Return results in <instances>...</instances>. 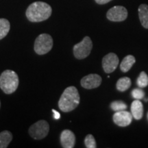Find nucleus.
Listing matches in <instances>:
<instances>
[{
	"label": "nucleus",
	"instance_id": "1",
	"mask_svg": "<svg viewBox=\"0 0 148 148\" xmlns=\"http://www.w3.org/2000/svg\"><path fill=\"white\" fill-rule=\"evenodd\" d=\"M52 9L48 3L42 1H36L29 5L25 14L29 21L40 22L49 18Z\"/></svg>",
	"mask_w": 148,
	"mask_h": 148
},
{
	"label": "nucleus",
	"instance_id": "2",
	"mask_svg": "<svg viewBox=\"0 0 148 148\" xmlns=\"http://www.w3.org/2000/svg\"><path fill=\"white\" fill-rule=\"evenodd\" d=\"M79 94L75 86H69L64 90L59 99L58 106L62 112H69L76 108L79 103Z\"/></svg>",
	"mask_w": 148,
	"mask_h": 148
},
{
	"label": "nucleus",
	"instance_id": "3",
	"mask_svg": "<svg viewBox=\"0 0 148 148\" xmlns=\"http://www.w3.org/2000/svg\"><path fill=\"white\" fill-rule=\"evenodd\" d=\"M18 77L15 72L12 70H5L0 76V88L5 94H11L17 89Z\"/></svg>",
	"mask_w": 148,
	"mask_h": 148
},
{
	"label": "nucleus",
	"instance_id": "4",
	"mask_svg": "<svg viewBox=\"0 0 148 148\" xmlns=\"http://www.w3.org/2000/svg\"><path fill=\"white\" fill-rule=\"evenodd\" d=\"M52 47L53 38L49 34H41L35 40L34 49L37 54H45L52 49Z\"/></svg>",
	"mask_w": 148,
	"mask_h": 148
},
{
	"label": "nucleus",
	"instance_id": "5",
	"mask_svg": "<svg viewBox=\"0 0 148 148\" xmlns=\"http://www.w3.org/2000/svg\"><path fill=\"white\" fill-rule=\"evenodd\" d=\"M49 131V123L45 120H40L29 127V134L34 139L40 140L47 136Z\"/></svg>",
	"mask_w": 148,
	"mask_h": 148
},
{
	"label": "nucleus",
	"instance_id": "6",
	"mask_svg": "<svg viewBox=\"0 0 148 148\" xmlns=\"http://www.w3.org/2000/svg\"><path fill=\"white\" fill-rule=\"evenodd\" d=\"M92 48V42L90 37L85 36L79 43L74 45L73 54L77 59L81 60L88 56Z\"/></svg>",
	"mask_w": 148,
	"mask_h": 148
},
{
	"label": "nucleus",
	"instance_id": "7",
	"mask_svg": "<svg viewBox=\"0 0 148 148\" xmlns=\"http://www.w3.org/2000/svg\"><path fill=\"white\" fill-rule=\"evenodd\" d=\"M106 16L111 21H123L126 19L127 11L126 8L121 5H116L107 12Z\"/></svg>",
	"mask_w": 148,
	"mask_h": 148
},
{
	"label": "nucleus",
	"instance_id": "8",
	"mask_svg": "<svg viewBox=\"0 0 148 148\" xmlns=\"http://www.w3.org/2000/svg\"><path fill=\"white\" fill-rule=\"evenodd\" d=\"M119 60L115 53H110L105 56L102 60V66L106 73H110L116 69Z\"/></svg>",
	"mask_w": 148,
	"mask_h": 148
},
{
	"label": "nucleus",
	"instance_id": "9",
	"mask_svg": "<svg viewBox=\"0 0 148 148\" xmlns=\"http://www.w3.org/2000/svg\"><path fill=\"white\" fill-rule=\"evenodd\" d=\"M132 114L127 111H117L113 115V121L120 127H126L132 123Z\"/></svg>",
	"mask_w": 148,
	"mask_h": 148
},
{
	"label": "nucleus",
	"instance_id": "10",
	"mask_svg": "<svg viewBox=\"0 0 148 148\" xmlns=\"http://www.w3.org/2000/svg\"><path fill=\"white\" fill-rule=\"evenodd\" d=\"M101 77L97 74H89L81 79V85L83 88L86 89L95 88L100 86Z\"/></svg>",
	"mask_w": 148,
	"mask_h": 148
},
{
	"label": "nucleus",
	"instance_id": "11",
	"mask_svg": "<svg viewBox=\"0 0 148 148\" xmlns=\"http://www.w3.org/2000/svg\"><path fill=\"white\" fill-rule=\"evenodd\" d=\"M60 143L64 148H73L75 143V136L69 130H64L60 134Z\"/></svg>",
	"mask_w": 148,
	"mask_h": 148
},
{
	"label": "nucleus",
	"instance_id": "12",
	"mask_svg": "<svg viewBox=\"0 0 148 148\" xmlns=\"http://www.w3.org/2000/svg\"><path fill=\"white\" fill-rule=\"evenodd\" d=\"M131 112L132 115L135 119H140L143 117V106L141 101L136 99L131 104Z\"/></svg>",
	"mask_w": 148,
	"mask_h": 148
},
{
	"label": "nucleus",
	"instance_id": "13",
	"mask_svg": "<svg viewBox=\"0 0 148 148\" xmlns=\"http://www.w3.org/2000/svg\"><path fill=\"white\" fill-rule=\"evenodd\" d=\"M138 16L141 25L146 29H148V5L141 4L138 7Z\"/></svg>",
	"mask_w": 148,
	"mask_h": 148
},
{
	"label": "nucleus",
	"instance_id": "14",
	"mask_svg": "<svg viewBox=\"0 0 148 148\" xmlns=\"http://www.w3.org/2000/svg\"><path fill=\"white\" fill-rule=\"evenodd\" d=\"M135 58L134 56H133L132 55H128L127 56H125L123 60H122L120 64V69L122 72H124L126 73L129 71L130 69L132 68L133 64L135 63Z\"/></svg>",
	"mask_w": 148,
	"mask_h": 148
},
{
	"label": "nucleus",
	"instance_id": "15",
	"mask_svg": "<svg viewBox=\"0 0 148 148\" xmlns=\"http://www.w3.org/2000/svg\"><path fill=\"white\" fill-rule=\"evenodd\" d=\"M12 140V134L8 130L0 133V148H6Z\"/></svg>",
	"mask_w": 148,
	"mask_h": 148
},
{
	"label": "nucleus",
	"instance_id": "16",
	"mask_svg": "<svg viewBox=\"0 0 148 148\" xmlns=\"http://www.w3.org/2000/svg\"><path fill=\"white\" fill-rule=\"evenodd\" d=\"M131 86V80L129 77H123L118 79L116 82V88L119 91H125L128 89Z\"/></svg>",
	"mask_w": 148,
	"mask_h": 148
},
{
	"label": "nucleus",
	"instance_id": "17",
	"mask_svg": "<svg viewBox=\"0 0 148 148\" xmlns=\"http://www.w3.org/2000/svg\"><path fill=\"white\" fill-rule=\"evenodd\" d=\"M10 29V24L8 20L5 18H0V40L8 34Z\"/></svg>",
	"mask_w": 148,
	"mask_h": 148
},
{
	"label": "nucleus",
	"instance_id": "18",
	"mask_svg": "<svg viewBox=\"0 0 148 148\" xmlns=\"http://www.w3.org/2000/svg\"><path fill=\"white\" fill-rule=\"evenodd\" d=\"M138 86L140 88H144L148 85V76L145 71H142L137 78Z\"/></svg>",
	"mask_w": 148,
	"mask_h": 148
},
{
	"label": "nucleus",
	"instance_id": "19",
	"mask_svg": "<svg viewBox=\"0 0 148 148\" xmlns=\"http://www.w3.org/2000/svg\"><path fill=\"white\" fill-rule=\"evenodd\" d=\"M127 104L122 101H114L111 103L110 108L112 110L117 112V111L124 110L127 108Z\"/></svg>",
	"mask_w": 148,
	"mask_h": 148
},
{
	"label": "nucleus",
	"instance_id": "20",
	"mask_svg": "<svg viewBox=\"0 0 148 148\" xmlns=\"http://www.w3.org/2000/svg\"><path fill=\"white\" fill-rule=\"evenodd\" d=\"M84 144L87 148H95L97 147L96 145V141L95 138L92 134H88L85 137Z\"/></svg>",
	"mask_w": 148,
	"mask_h": 148
},
{
	"label": "nucleus",
	"instance_id": "21",
	"mask_svg": "<svg viewBox=\"0 0 148 148\" xmlns=\"http://www.w3.org/2000/svg\"><path fill=\"white\" fill-rule=\"evenodd\" d=\"M132 97L136 99H142L145 96V92L140 88H134L132 91Z\"/></svg>",
	"mask_w": 148,
	"mask_h": 148
},
{
	"label": "nucleus",
	"instance_id": "22",
	"mask_svg": "<svg viewBox=\"0 0 148 148\" xmlns=\"http://www.w3.org/2000/svg\"><path fill=\"white\" fill-rule=\"evenodd\" d=\"M52 112H53V118H54L55 119H59L60 118V114L59 113L58 111H56L54 109H53L52 110Z\"/></svg>",
	"mask_w": 148,
	"mask_h": 148
},
{
	"label": "nucleus",
	"instance_id": "23",
	"mask_svg": "<svg viewBox=\"0 0 148 148\" xmlns=\"http://www.w3.org/2000/svg\"><path fill=\"white\" fill-rule=\"evenodd\" d=\"M96 3H99V4H105V3H108L109 1H112V0H95Z\"/></svg>",
	"mask_w": 148,
	"mask_h": 148
},
{
	"label": "nucleus",
	"instance_id": "24",
	"mask_svg": "<svg viewBox=\"0 0 148 148\" xmlns=\"http://www.w3.org/2000/svg\"><path fill=\"white\" fill-rule=\"evenodd\" d=\"M145 101H148V99H145Z\"/></svg>",
	"mask_w": 148,
	"mask_h": 148
},
{
	"label": "nucleus",
	"instance_id": "25",
	"mask_svg": "<svg viewBox=\"0 0 148 148\" xmlns=\"http://www.w3.org/2000/svg\"><path fill=\"white\" fill-rule=\"evenodd\" d=\"M0 108H1V101H0Z\"/></svg>",
	"mask_w": 148,
	"mask_h": 148
},
{
	"label": "nucleus",
	"instance_id": "26",
	"mask_svg": "<svg viewBox=\"0 0 148 148\" xmlns=\"http://www.w3.org/2000/svg\"><path fill=\"white\" fill-rule=\"evenodd\" d=\"M147 119H148V113H147Z\"/></svg>",
	"mask_w": 148,
	"mask_h": 148
}]
</instances>
